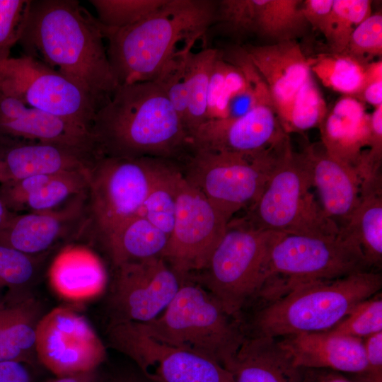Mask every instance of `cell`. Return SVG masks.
I'll use <instances>...</instances> for the list:
<instances>
[{
	"label": "cell",
	"mask_w": 382,
	"mask_h": 382,
	"mask_svg": "<svg viewBox=\"0 0 382 382\" xmlns=\"http://www.w3.org/2000/svg\"><path fill=\"white\" fill-rule=\"evenodd\" d=\"M318 127L326 151L358 168L370 139V114L364 104L356 98L343 96L328 110Z\"/></svg>",
	"instance_id": "cell-23"
},
{
	"label": "cell",
	"mask_w": 382,
	"mask_h": 382,
	"mask_svg": "<svg viewBox=\"0 0 382 382\" xmlns=\"http://www.w3.org/2000/svg\"><path fill=\"white\" fill-rule=\"evenodd\" d=\"M366 359V370L358 374L360 382H381L382 332L363 340Z\"/></svg>",
	"instance_id": "cell-43"
},
{
	"label": "cell",
	"mask_w": 382,
	"mask_h": 382,
	"mask_svg": "<svg viewBox=\"0 0 382 382\" xmlns=\"http://www.w3.org/2000/svg\"><path fill=\"white\" fill-rule=\"evenodd\" d=\"M328 110L325 100L311 74L295 94L283 129L289 134L318 127Z\"/></svg>",
	"instance_id": "cell-37"
},
{
	"label": "cell",
	"mask_w": 382,
	"mask_h": 382,
	"mask_svg": "<svg viewBox=\"0 0 382 382\" xmlns=\"http://www.w3.org/2000/svg\"><path fill=\"white\" fill-rule=\"evenodd\" d=\"M289 141L269 96L241 117L206 121L192 135L190 147L253 156Z\"/></svg>",
	"instance_id": "cell-16"
},
{
	"label": "cell",
	"mask_w": 382,
	"mask_h": 382,
	"mask_svg": "<svg viewBox=\"0 0 382 382\" xmlns=\"http://www.w3.org/2000/svg\"><path fill=\"white\" fill-rule=\"evenodd\" d=\"M90 134L100 157L173 160L191 146L182 120L154 81L120 85L96 112Z\"/></svg>",
	"instance_id": "cell-2"
},
{
	"label": "cell",
	"mask_w": 382,
	"mask_h": 382,
	"mask_svg": "<svg viewBox=\"0 0 382 382\" xmlns=\"http://www.w3.org/2000/svg\"><path fill=\"white\" fill-rule=\"evenodd\" d=\"M381 187V174L363 180L359 203L340 229L358 243L371 267L382 261Z\"/></svg>",
	"instance_id": "cell-27"
},
{
	"label": "cell",
	"mask_w": 382,
	"mask_h": 382,
	"mask_svg": "<svg viewBox=\"0 0 382 382\" xmlns=\"http://www.w3.org/2000/svg\"><path fill=\"white\" fill-rule=\"evenodd\" d=\"M216 7L217 1L212 0H166L131 25L112 30L100 27L119 85L154 80L183 47H178L180 42L196 41L215 23Z\"/></svg>",
	"instance_id": "cell-3"
},
{
	"label": "cell",
	"mask_w": 382,
	"mask_h": 382,
	"mask_svg": "<svg viewBox=\"0 0 382 382\" xmlns=\"http://www.w3.org/2000/svg\"><path fill=\"white\" fill-rule=\"evenodd\" d=\"M282 233L255 229L231 219L198 281L231 316L256 298L267 274L270 250Z\"/></svg>",
	"instance_id": "cell-8"
},
{
	"label": "cell",
	"mask_w": 382,
	"mask_h": 382,
	"mask_svg": "<svg viewBox=\"0 0 382 382\" xmlns=\"http://www.w3.org/2000/svg\"><path fill=\"white\" fill-rule=\"evenodd\" d=\"M110 346L129 357L153 382H234L219 364L146 334L134 322L110 324Z\"/></svg>",
	"instance_id": "cell-12"
},
{
	"label": "cell",
	"mask_w": 382,
	"mask_h": 382,
	"mask_svg": "<svg viewBox=\"0 0 382 382\" xmlns=\"http://www.w3.org/2000/svg\"><path fill=\"white\" fill-rule=\"evenodd\" d=\"M280 345L301 368H325L360 374L366 369L363 340L328 330L278 338Z\"/></svg>",
	"instance_id": "cell-21"
},
{
	"label": "cell",
	"mask_w": 382,
	"mask_h": 382,
	"mask_svg": "<svg viewBox=\"0 0 382 382\" xmlns=\"http://www.w3.org/2000/svg\"><path fill=\"white\" fill-rule=\"evenodd\" d=\"M299 0H253V33L278 42L294 40L308 25Z\"/></svg>",
	"instance_id": "cell-29"
},
{
	"label": "cell",
	"mask_w": 382,
	"mask_h": 382,
	"mask_svg": "<svg viewBox=\"0 0 382 382\" xmlns=\"http://www.w3.org/2000/svg\"><path fill=\"white\" fill-rule=\"evenodd\" d=\"M358 243L349 236L282 233L272 245L258 298L276 299L302 284L370 270Z\"/></svg>",
	"instance_id": "cell-6"
},
{
	"label": "cell",
	"mask_w": 382,
	"mask_h": 382,
	"mask_svg": "<svg viewBox=\"0 0 382 382\" xmlns=\"http://www.w3.org/2000/svg\"><path fill=\"white\" fill-rule=\"evenodd\" d=\"M241 323L200 284L185 277L159 316L149 323H137L150 337L226 369L247 337Z\"/></svg>",
	"instance_id": "cell-5"
},
{
	"label": "cell",
	"mask_w": 382,
	"mask_h": 382,
	"mask_svg": "<svg viewBox=\"0 0 382 382\" xmlns=\"http://www.w3.org/2000/svg\"><path fill=\"white\" fill-rule=\"evenodd\" d=\"M96 18L76 0H30L18 43L31 56L79 86L97 111L119 83Z\"/></svg>",
	"instance_id": "cell-1"
},
{
	"label": "cell",
	"mask_w": 382,
	"mask_h": 382,
	"mask_svg": "<svg viewBox=\"0 0 382 382\" xmlns=\"http://www.w3.org/2000/svg\"><path fill=\"white\" fill-rule=\"evenodd\" d=\"M371 1L334 0L325 33L332 53H344L356 27L371 13Z\"/></svg>",
	"instance_id": "cell-36"
},
{
	"label": "cell",
	"mask_w": 382,
	"mask_h": 382,
	"mask_svg": "<svg viewBox=\"0 0 382 382\" xmlns=\"http://www.w3.org/2000/svg\"><path fill=\"white\" fill-rule=\"evenodd\" d=\"M98 158L89 149L0 136V184L36 174L89 169Z\"/></svg>",
	"instance_id": "cell-18"
},
{
	"label": "cell",
	"mask_w": 382,
	"mask_h": 382,
	"mask_svg": "<svg viewBox=\"0 0 382 382\" xmlns=\"http://www.w3.org/2000/svg\"><path fill=\"white\" fill-rule=\"evenodd\" d=\"M42 304L33 290L6 295L0 299V361L33 366L35 332L44 316Z\"/></svg>",
	"instance_id": "cell-24"
},
{
	"label": "cell",
	"mask_w": 382,
	"mask_h": 382,
	"mask_svg": "<svg viewBox=\"0 0 382 382\" xmlns=\"http://www.w3.org/2000/svg\"><path fill=\"white\" fill-rule=\"evenodd\" d=\"M234 382H302L301 368L280 345L279 339L253 335L246 337L226 365Z\"/></svg>",
	"instance_id": "cell-26"
},
{
	"label": "cell",
	"mask_w": 382,
	"mask_h": 382,
	"mask_svg": "<svg viewBox=\"0 0 382 382\" xmlns=\"http://www.w3.org/2000/svg\"><path fill=\"white\" fill-rule=\"evenodd\" d=\"M195 42H190L181 47L166 62L152 80L163 90L185 128L188 105L185 61Z\"/></svg>",
	"instance_id": "cell-39"
},
{
	"label": "cell",
	"mask_w": 382,
	"mask_h": 382,
	"mask_svg": "<svg viewBox=\"0 0 382 382\" xmlns=\"http://www.w3.org/2000/svg\"><path fill=\"white\" fill-rule=\"evenodd\" d=\"M99 382H153L145 376L138 369L115 373L108 376H103Z\"/></svg>",
	"instance_id": "cell-47"
},
{
	"label": "cell",
	"mask_w": 382,
	"mask_h": 382,
	"mask_svg": "<svg viewBox=\"0 0 382 382\" xmlns=\"http://www.w3.org/2000/svg\"><path fill=\"white\" fill-rule=\"evenodd\" d=\"M301 11L308 24L325 33L332 12L334 0H306Z\"/></svg>",
	"instance_id": "cell-44"
},
{
	"label": "cell",
	"mask_w": 382,
	"mask_h": 382,
	"mask_svg": "<svg viewBox=\"0 0 382 382\" xmlns=\"http://www.w3.org/2000/svg\"><path fill=\"white\" fill-rule=\"evenodd\" d=\"M54 291L68 301L82 302L101 294L107 276L98 257L88 248L69 244L57 254L49 269Z\"/></svg>",
	"instance_id": "cell-25"
},
{
	"label": "cell",
	"mask_w": 382,
	"mask_h": 382,
	"mask_svg": "<svg viewBox=\"0 0 382 382\" xmlns=\"http://www.w3.org/2000/svg\"><path fill=\"white\" fill-rule=\"evenodd\" d=\"M11 212L0 198V230H1L9 221L16 215Z\"/></svg>",
	"instance_id": "cell-50"
},
{
	"label": "cell",
	"mask_w": 382,
	"mask_h": 382,
	"mask_svg": "<svg viewBox=\"0 0 382 382\" xmlns=\"http://www.w3.org/2000/svg\"><path fill=\"white\" fill-rule=\"evenodd\" d=\"M378 294L359 302L328 331L361 340L382 332V298Z\"/></svg>",
	"instance_id": "cell-40"
},
{
	"label": "cell",
	"mask_w": 382,
	"mask_h": 382,
	"mask_svg": "<svg viewBox=\"0 0 382 382\" xmlns=\"http://www.w3.org/2000/svg\"><path fill=\"white\" fill-rule=\"evenodd\" d=\"M247 86V80L241 70L226 60L219 52L209 78L207 121L225 118L231 99L245 89Z\"/></svg>",
	"instance_id": "cell-35"
},
{
	"label": "cell",
	"mask_w": 382,
	"mask_h": 382,
	"mask_svg": "<svg viewBox=\"0 0 382 382\" xmlns=\"http://www.w3.org/2000/svg\"><path fill=\"white\" fill-rule=\"evenodd\" d=\"M166 0H91L97 21L105 29L131 25L156 11Z\"/></svg>",
	"instance_id": "cell-38"
},
{
	"label": "cell",
	"mask_w": 382,
	"mask_h": 382,
	"mask_svg": "<svg viewBox=\"0 0 382 382\" xmlns=\"http://www.w3.org/2000/svg\"><path fill=\"white\" fill-rule=\"evenodd\" d=\"M219 54L214 48L192 50L185 61V76L188 96L186 129L190 140L196 130L207 121L208 86L213 64Z\"/></svg>",
	"instance_id": "cell-30"
},
{
	"label": "cell",
	"mask_w": 382,
	"mask_h": 382,
	"mask_svg": "<svg viewBox=\"0 0 382 382\" xmlns=\"http://www.w3.org/2000/svg\"><path fill=\"white\" fill-rule=\"evenodd\" d=\"M309 163L287 148L257 199L238 219L251 228L287 234L335 236L339 227L325 214L311 189Z\"/></svg>",
	"instance_id": "cell-7"
},
{
	"label": "cell",
	"mask_w": 382,
	"mask_h": 382,
	"mask_svg": "<svg viewBox=\"0 0 382 382\" xmlns=\"http://www.w3.org/2000/svg\"><path fill=\"white\" fill-rule=\"evenodd\" d=\"M163 158L100 157L89 170L87 222L81 237L100 248L140 214Z\"/></svg>",
	"instance_id": "cell-9"
},
{
	"label": "cell",
	"mask_w": 382,
	"mask_h": 382,
	"mask_svg": "<svg viewBox=\"0 0 382 382\" xmlns=\"http://www.w3.org/2000/svg\"><path fill=\"white\" fill-rule=\"evenodd\" d=\"M37 361L57 377L99 369L105 347L87 319L68 306L44 314L35 332Z\"/></svg>",
	"instance_id": "cell-15"
},
{
	"label": "cell",
	"mask_w": 382,
	"mask_h": 382,
	"mask_svg": "<svg viewBox=\"0 0 382 382\" xmlns=\"http://www.w3.org/2000/svg\"><path fill=\"white\" fill-rule=\"evenodd\" d=\"M382 81V60L369 62L365 69L363 86L361 90L369 83ZM360 91V92H361Z\"/></svg>",
	"instance_id": "cell-49"
},
{
	"label": "cell",
	"mask_w": 382,
	"mask_h": 382,
	"mask_svg": "<svg viewBox=\"0 0 382 382\" xmlns=\"http://www.w3.org/2000/svg\"><path fill=\"white\" fill-rule=\"evenodd\" d=\"M0 91L90 133L97 110L75 83L26 54L0 62Z\"/></svg>",
	"instance_id": "cell-11"
},
{
	"label": "cell",
	"mask_w": 382,
	"mask_h": 382,
	"mask_svg": "<svg viewBox=\"0 0 382 382\" xmlns=\"http://www.w3.org/2000/svg\"><path fill=\"white\" fill-rule=\"evenodd\" d=\"M30 367L22 362L0 361V382H33Z\"/></svg>",
	"instance_id": "cell-45"
},
{
	"label": "cell",
	"mask_w": 382,
	"mask_h": 382,
	"mask_svg": "<svg viewBox=\"0 0 382 382\" xmlns=\"http://www.w3.org/2000/svg\"><path fill=\"white\" fill-rule=\"evenodd\" d=\"M87 197L88 191L54 210L16 214L0 230V245L38 255L81 238L87 222Z\"/></svg>",
	"instance_id": "cell-17"
},
{
	"label": "cell",
	"mask_w": 382,
	"mask_h": 382,
	"mask_svg": "<svg viewBox=\"0 0 382 382\" xmlns=\"http://www.w3.org/2000/svg\"><path fill=\"white\" fill-rule=\"evenodd\" d=\"M290 146L262 154L243 155L191 148L183 156L184 178L229 221L260 197Z\"/></svg>",
	"instance_id": "cell-10"
},
{
	"label": "cell",
	"mask_w": 382,
	"mask_h": 382,
	"mask_svg": "<svg viewBox=\"0 0 382 382\" xmlns=\"http://www.w3.org/2000/svg\"><path fill=\"white\" fill-rule=\"evenodd\" d=\"M163 159L140 214L170 236L174 225L180 169Z\"/></svg>",
	"instance_id": "cell-31"
},
{
	"label": "cell",
	"mask_w": 382,
	"mask_h": 382,
	"mask_svg": "<svg viewBox=\"0 0 382 382\" xmlns=\"http://www.w3.org/2000/svg\"><path fill=\"white\" fill-rule=\"evenodd\" d=\"M303 153L310 165L313 187L318 192L320 205L340 229L359 203L363 181L360 172L330 155L322 143L307 146Z\"/></svg>",
	"instance_id": "cell-20"
},
{
	"label": "cell",
	"mask_w": 382,
	"mask_h": 382,
	"mask_svg": "<svg viewBox=\"0 0 382 382\" xmlns=\"http://www.w3.org/2000/svg\"><path fill=\"white\" fill-rule=\"evenodd\" d=\"M30 0H0V62L19 40Z\"/></svg>",
	"instance_id": "cell-42"
},
{
	"label": "cell",
	"mask_w": 382,
	"mask_h": 382,
	"mask_svg": "<svg viewBox=\"0 0 382 382\" xmlns=\"http://www.w3.org/2000/svg\"><path fill=\"white\" fill-rule=\"evenodd\" d=\"M324 382H351V381L342 376H332V377H329Z\"/></svg>",
	"instance_id": "cell-51"
},
{
	"label": "cell",
	"mask_w": 382,
	"mask_h": 382,
	"mask_svg": "<svg viewBox=\"0 0 382 382\" xmlns=\"http://www.w3.org/2000/svg\"><path fill=\"white\" fill-rule=\"evenodd\" d=\"M0 136L59 143L96 151L88 131L29 107L1 91Z\"/></svg>",
	"instance_id": "cell-22"
},
{
	"label": "cell",
	"mask_w": 382,
	"mask_h": 382,
	"mask_svg": "<svg viewBox=\"0 0 382 382\" xmlns=\"http://www.w3.org/2000/svg\"><path fill=\"white\" fill-rule=\"evenodd\" d=\"M89 169L56 173L52 178L30 195L22 212H43L57 209L74 197L88 191Z\"/></svg>",
	"instance_id": "cell-34"
},
{
	"label": "cell",
	"mask_w": 382,
	"mask_h": 382,
	"mask_svg": "<svg viewBox=\"0 0 382 382\" xmlns=\"http://www.w3.org/2000/svg\"><path fill=\"white\" fill-rule=\"evenodd\" d=\"M243 48L267 86L283 128L295 94L311 74L310 59L294 40Z\"/></svg>",
	"instance_id": "cell-19"
},
{
	"label": "cell",
	"mask_w": 382,
	"mask_h": 382,
	"mask_svg": "<svg viewBox=\"0 0 382 382\" xmlns=\"http://www.w3.org/2000/svg\"><path fill=\"white\" fill-rule=\"evenodd\" d=\"M229 221L180 172L174 225L161 257L183 278L202 272Z\"/></svg>",
	"instance_id": "cell-13"
},
{
	"label": "cell",
	"mask_w": 382,
	"mask_h": 382,
	"mask_svg": "<svg viewBox=\"0 0 382 382\" xmlns=\"http://www.w3.org/2000/svg\"><path fill=\"white\" fill-rule=\"evenodd\" d=\"M108 298L110 323H149L178 291L180 277L161 256L116 266Z\"/></svg>",
	"instance_id": "cell-14"
},
{
	"label": "cell",
	"mask_w": 382,
	"mask_h": 382,
	"mask_svg": "<svg viewBox=\"0 0 382 382\" xmlns=\"http://www.w3.org/2000/svg\"><path fill=\"white\" fill-rule=\"evenodd\" d=\"M51 253L31 255L0 245V299L32 290Z\"/></svg>",
	"instance_id": "cell-33"
},
{
	"label": "cell",
	"mask_w": 382,
	"mask_h": 382,
	"mask_svg": "<svg viewBox=\"0 0 382 382\" xmlns=\"http://www.w3.org/2000/svg\"><path fill=\"white\" fill-rule=\"evenodd\" d=\"M311 71L322 83L344 96L357 98L364 83L366 65L345 54H320L310 59Z\"/></svg>",
	"instance_id": "cell-32"
},
{
	"label": "cell",
	"mask_w": 382,
	"mask_h": 382,
	"mask_svg": "<svg viewBox=\"0 0 382 382\" xmlns=\"http://www.w3.org/2000/svg\"><path fill=\"white\" fill-rule=\"evenodd\" d=\"M381 286V274L371 270L299 284L263 303L254 317V335L282 338L330 330Z\"/></svg>",
	"instance_id": "cell-4"
},
{
	"label": "cell",
	"mask_w": 382,
	"mask_h": 382,
	"mask_svg": "<svg viewBox=\"0 0 382 382\" xmlns=\"http://www.w3.org/2000/svg\"><path fill=\"white\" fill-rule=\"evenodd\" d=\"M368 64L369 59L382 54V14L371 13L352 32L344 52Z\"/></svg>",
	"instance_id": "cell-41"
},
{
	"label": "cell",
	"mask_w": 382,
	"mask_h": 382,
	"mask_svg": "<svg viewBox=\"0 0 382 382\" xmlns=\"http://www.w3.org/2000/svg\"><path fill=\"white\" fill-rule=\"evenodd\" d=\"M169 236L141 214L122 224L100 249L113 267L121 264L161 256Z\"/></svg>",
	"instance_id": "cell-28"
},
{
	"label": "cell",
	"mask_w": 382,
	"mask_h": 382,
	"mask_svg": "<svg viewBox=\"0 0 382 382\" xmlns=\"http://www.w3.org/2000/svg\"><path fill=\"white\" fill-rule=\"evenodd\" d=\"M374 106L382 105V81L374 82L366 86L356 98Z\"/></svg>",
	"instance_id": "cell-46"
},
{
	"label": "cell",
	"mask_w": 382,
	"mask_h": 382,
	"mask_svg": "<svg viewBox=\"0 0 382 382\" xmlns=\"http://www.w3.org/2000/svg\"><path fill=\"white\" fill-rule=\"evenodd\" d=\"M101 374L98 369L88 372L57 377L47 382H99Z\"/></svg>",
	"instance_id": "cell-48"
}]
</instances>
